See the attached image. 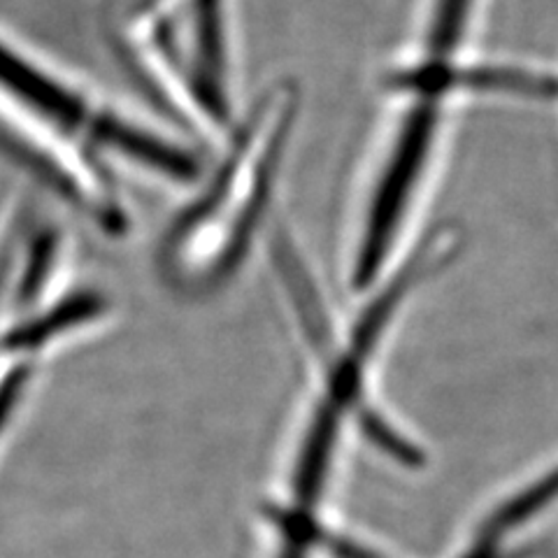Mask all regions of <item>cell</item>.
Instances as JSON below:
<instances>
[{
	"label": "cell",
	"instance_id": "cell-1",
	"mask_svg": "<svg viewBox=\"0 0 558 558\" xmlns=\"http://www.w3.org/2000/svg\"><path fill=\"white\" fill-rule=\"evenodd\" d=\"M465 28L414 22L410 40L379 75L384 98L373 145L352 196V287L379 282L430 201L453 108L475 98Z\"/></svg>",
	"mask_w": 558,
	"mask_h": 558
},
{
	"label": "cell",
	"instance_id": "cell-2",
	"mask_svg": "<svg viewBox=\"0 0 558 558\" xmlns=\"http://www.w3.org/2000/svg\"><path fill=\"white\" fill-rule=\"evenodd\" d=\"M301 86L270 82L238 114L194 194L161 238L159 266L172 284L203 293L235 275L272 219L279 182L301 117Z\"/></svg>",
	"mask_w": 558,
	"mask_h": 558
},
{
	"label": "cell",
	"instance_id": "cell-3",
	"mask_svg": "<svg viewBox=\"0 0 558 558\" xmlns=\"http://www.w3.org/2000/svg\"><path fill=\"white\" fill-rule=\"evenodd\" d=\"M28 377V363H12L3 371V375H0V440H3V435L8 430L16 403H22Z\"/></svg>",
	"mask_w": 558,
	"mask_h": 558
}]
</instances>
